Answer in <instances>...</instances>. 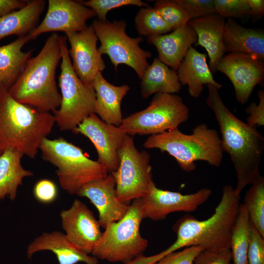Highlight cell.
I'll return each instance as SVG.
<instances>
[{
  "label": "cell",
  "instance_id": "6da1fadb",
  "mask_svg": "<svg viewBox=\"0 0 264 264\" xmlns=\"http://www.w3.org/2000/svg\"><path fill=\"white\" fill-rule=\"evenodd\" d=\"M206 86L208 94L206 103L218 121L223 150L229 154L236 173L235 190L240 194L247 185L262 176L260 165L264 137L257 127L242 121L228 109L216 87Z\"/></svg>",
  "mask_w": 264,
  "mask_h": 264
},
{
  "label": "cell",
  "instance_id": "7a4b0ae2",
  "mask_svg": "<svg viewBox=\"0 0 264 264\" xmlns=\"http://www.w3.org/2000/svg\"><path fill=\"white\" fill-rule=\"evenodd\" d=\"M240 205V194L232 185H225L212 216L204 220L188 215L178 220L173 226L176 240L168 248L154 255V261L157 262L170 253L192 245L201 246L211 251L230 249L232 230Z\"/></svg>",
  "mask_w": 264,
  "mask_h": 264
},
{
  "label": "cell",
  "instance_id": "3957f363",
  "mask_svg": "<svg viewBox=\"0 0 264 264\" xmlns=\"http://www.w3.org/2000/svg\"><path fill=\"white\" fill-rule=\"evenodd\" d=\"M61 59L60 36L52 33L34 57L30 58L14 83L8 89L17 101L46 112L58 109L61 95L55 79Z\"/></svg>",
  "mask_w": 264,
  "mask_h": 264
},
{
  "label": "cell",
  "instance_id": "277c9868",
  "mask_svg": "<svg viewBox=\"0 0 264 264\" xmlns=\"http://www.w3.org/2000/svg\"><path fill=\"white\" fill-rule=\"evenodd\" d=\"M55 124L50 112L21 103L2 84L0 88V150L12 149L34 158Z\"/></svg>",
  "mask_w": 264,
  "mask_h": 264
},
{
  "label": "cell",
  "instance_id": "5b68a950",
  "mask_svg": "<svg viewBox=\"0 0 264 264\" xmlns=\"http://www.w3.org/2000/svg\"><path fill=\"white\" fill-rule=\"evenodd\" d=\"M146 149H158L173 156L184 171H194L197 161L219 167L224 151L217 131L205 123L197 125L187 134L178 128L149 136L143 143Z\"/></svg>",
  "mask_w": 264,
  "mask_h": 264
},
{
  "label": "cell",
  "instance_id": "8992f818",
  "mask_svg": "<svg viewBox=\"0 0 264 264\" xmlns=\"http://www.w3.org/2000/svg\"><path fill=\"white\" fill-rule=\"evenodd\" d=\"M39 150L43 159L54 165L62 188L69 195H77L86 184L108 175L102 164L89 158L80 147L65 139L44 138Z\"/></svg>",
  "mask_w": 264,
  "mask_h": 264
},
{
  "label": "cell",
  "instance_id": "52a82bcc",
  "mask_svg": "<svg viewBox=\"0 0 264 264\" xmlns=\"http://www.w3.org/2000/svg\"><path fill=\"white\" fill-rule=\"evenodd\" d=\"M66 36H60L61 50L59 85L61 102L53 111L61 131H72L85 118L95 113L96 95L91 85L82 82L75 73L68 53Z\"/></svg>",
  "mask_w": 264,
  "mask_h": 264
},
{
  "label": "cell",
  "instance_id": "ba28073f",
  "mask_svg": "<svg viewBox=\"0 0 264 264\" xmlns=\"http://www.w3.org/2000/svg\"><path fill=\"white\" fill-rule=\"evenodd\" d=\"M143 219L141 199H135L123 218L106 226L91 254L98 259L123 263L142 255L148 245L140 233Z\"/></svg>",
  "mask_w": 264,
  "mask_h": 264
},
{
  "label": "cell",
  "instance_id": "9c48e42d",
  "mask_svg": "<svg viewBox=\"0 0 264 264\" xmlns=\"http://www.w3.org/2000/svg\"><path fill=\"white\" fill-rule=\"evenodd\" d=\"M189 109L180 96L156 93L144 110L123 119L120 127L128 135H154L178 128L187 121Z\"/></svg>",
  "mask_w": 264,
  "mask_h": 264
},
{
  "label": "cell",
  "instance_id": "30bf717a",
  "mask_svg": "<svg viewBox=\"0 0 264 264\" xmlns=\"http://www.w3.org/2000/svg\"><path fill=\"white\" fill-rule=\"evenodd\" d=\"M92 25L100 42L98 48L99 53L109 56L115 69L119 65H127L141 79L149 66L147 59L152 56L150 52L139 46L143 38L128 36L126 32L127 23L124 20L102 22L95 20Z\"/></svg>",
  "mask_w": 264,
  "mask_h": 264
},
{
  "label": "cell",
  "instance_id": "8fae6325",
  "mask_svg": "<svg viewBox=\"0 0 264 264\" xmlns=\"http://www.w3.org/2000/svg\"><path fill=\"white\" fill-rule=\"evenodd\" d=\"M119 164L117 169L110 173L116 182L117 198L130 204L135 199L145 196L153 181L150 155L146 151H139L133 138L127 134L118 151Z\"/></svg>",
  "mask_w": 264,
  "mask_h": 264
},
{
  "label": "cell",
  "instance_id": "7c38bea8",
  "mask_svg": "<svg viewBox=\"0 0 264 264\" xmlns=\"http://www.w3.org/2000/svg\"><path fill=\"white\" fill-rule=\"evenodd\" d=\"M71 131L91 141L98 154L97 162L105 167L109 174L117 169L118 151L127 134L120 127L106 123L94 113Z\"/></svg>",
  "mask_w": 264,
  "mask_h": 264
},
{
  "label": "cell",
  "instance_id": "4fadbf2b",
  "mask_svg": "<svg viewBox=\"0 0 264 264\" xmlns=\"http://www.w3.org/2000/svg\"><path fill=\"white\" fill-rule=\"evenodd\" d=\"M212 193L210 189L202 188L194 193L183 195L159 189L153 181L147 194L140 198L144 219L157 221L164 220L171 213L194 211Z\"/></svg>",
  "mask_w": 264,
  "mask_h": 264
},
{
  "label": "cell",
  "instance_id": "5bb4252c",
  "mask_svg": "<svg viewBox=\"0 0 264 264\" xmlns=\"http://www.w3.org/2000/svg\"><path fill=\"white\" fill-rule=\"evenodd\" d=\"M216 69L229 79L236 99L242 104L248 101L254 88L264 81V62L244 54L228 53L222 57Z\"/></svg>",
  "mask_w": 264,
  "mask_h": 264
},
{
  "label": "cell",
  "instance_id": "9a60e30c",
  "mask_svg": "<svg viewBox=\"0 0 264 264\" xmlns=\"http://www.w3.org/2000/svg\"><path fill=\"white\" fill-rule=\"evenodd\" d=\"M60 216L67 240L84 253H92L102 232L91 211L83 202L76 199L70 208L61 212Z\"/></svg>",
  "mask_w": 264,
  "mask_h": 264
},
{
  "label": "cell",
  "instance_id": "2e32d148",
  "mask_svg": "<svg viewBox=\"0 0 264 264\" xmlns=\"http://www.w3.org/2000/svg\"><path fill=\"white\" fill-rule=\"evenodd\" d=\"M95 16L93 10L82 2L72 0H49L44 19L29 35L33 40L46 32H79L88 26L87 21Z\"/></svg>",
  "mask_w": 264,
  "mask_h": 264
},
{
  "label": "cell",
  "instance_id": "e0dca14e",
  "mask_svg": "<svg viewBox=\"0 0 264 264\" xmlns=\"http://www.w3.org/2000/svg\"><path fill=\"white\" fill-rule=\"evenodd\" d=\"M66 34L70 45L68 53L75 73L82 82L91 85L96 75L106 68L97 48L98 39L93 26L91 24L81 31Z\"/></svg>",
  "mask_w": 264,
  "mask_h": 264
},
{
  "label": "cell",
  "instance_id": "ac0fdd59",
  "mask_svg": "<svg viewBox=\"0 0 264 264\" xmlns=\"http://www.w3.org/2000/svg\"><path fill=\"white\" fill-rule=\"evenodd\" d=\"M76 195L88 198L94 205L99 213V224L104 228L123 218L129 208L130 204L117 198L115 180L110 173L103 179L86 184Z\"/></svg>",
  "mask_w": 264,
  "mask_h": 264
},
{
  "label": "cell",
  "instance_id": "d6986e66",
  "mask_svg": "<svg viewBox=\"0 0 264 264\" xmlns=\"http://www.w3.org/2000/svg\"><path fill=\"white\" fill-rule=\"evenodd\" d=\"M158 52V58L171 68L177 70L192 44L196 45V32L188 22L170 33L147 38Z\"/></svg>",
  "mask_w": 264,
  "mask_h": 264
},
{
  "label": "cell",
  "instance_id": "ffe728a7",
  "mask_svg": "<svg viewBox=\"0 0 264 264\" xmlns=\"http://www.w3.org/2000/svg\"><path fill=\"white\" fill-rule=\"evenodd\" d=\"M225 19L214 12L188 22L197 33L196 45L204 47L208 53L212 74L217 71V65L226 53L222 42Z\"/></svg>",
  "mask_w": 264,
  "mask_h": 264
},
{
  "label": "cell",
  "instance_id": "44dd1931",
  "mask_svg": "<svg viewBox=\"0 0 264 264\" xmlns=\"http://www.w3.org/2000/svg\"><path fill=\"white\" fill-rule=\"evenodd\" d=\"M91 86L96 95L95 114L107 124L120 127L123 117L121 105L123 98L130 89L127 85L114 86L98 72Z\"/></svg>",
  "mask_w": 264,
  "mask_h": 264
},
{
  "label": "cell",
  "instance_id": "7402d4cb",
  "mask_svg": "<svg viewBox=\"0 0 264 264\" xmlns=\"http://www.w3.org/2000/svg\"><path fill=\"white\" fill-rule=\"evenodd\" d=\"M43 250L54 253L59 264H75L79 262L98 264L97 258L80 250L67 240L64 233L59 231L44 232L35 238L27 247V257L30 258L35 253Z\"/></svg>",
  "mask_w": 264,
  "mask_h": 264
},
{
  "label": "cell",
  "instance_id": "603a6c76",
  "mask_svg": "<svg viewBox=\"0 0 264 264\" xmlns=\"http://www.w3.org/2000/svg\"><path fill=\"white\" fill-rule=\"evenodd\" d=\"M206 58V54L191 46L176 70L181 85H187L189 94L195 98L201 95L204 85L211 84L218 89L222 87L214 80Z\"/></svg>",
  "mask_w": 264,
  "mask_h": 264
},
{
  "label": "cell",
  "instance_id": "cb8c5ba5",
  "mask_svg": "<svg viewBox=\"0 0 264 264\" xmlns=\"http://www.w3.org/2000/svg\"><path fill=\"white\" fill-rule=\"evenodd\" d=\"M222 42L225 52L242 53L254 58H264L263 30L245 28L234 19L225 22Z\"/></svg>",
  "mask_w": 264,
  "mask_h": 264
},
{
  "label": "cell",
  "instance_id": "d4e9b609",
  "mask_svg": "<svg viewBox=\"0 0 264 264\" xmlns=\"http://www.w3.org/2000/svg\"><path fill=\"white\" fill-rule=\"evenodd\" d=\"M45 4L44 0H28L22 8L0 17V40L11 35L20 37L32 32L38 25Z\"/></svg>",
  "mask_w": 264,
  "mask_h": 264
},
{
  "label": "cell",
  "instance_id": "484cf974",
  "mask_svg": "<svg viewBox=\"0 0 264 264\" xmlns=\"http://www.w3.org/2000/svg\"><path fill=\"white\" fill-rule=\"evenodd\" d=\"M140 79L141 95L144 98L156 93H178L182 87L177 71L170 68L158 58H154Z\"/></svg>",
  "mask_w": 264,
  "mask_h": 264
},
{
  "label": "cell",
  "instance_id": "4316f807",
  "mask_svg": "<svg viewBox=\"0 0 264 264\" xmlns=\"http://www.w3.org/2000/svg\"><path fill=\"white\" fill-rule=\"evenodd\" d=\"M23 154L12 149H6L0 154V201L7 197L14 201L19 186L25 177L33 176L21 164Z\"/></svg>",
  "mask_w": 264,
  "mask_h": 264
},
{
  "label": "cell",
  "instance_id": "83f0119b",
  "mask_svg": "<svg viewBox=\"0 0 264 264\" xmlns=\"http://www.w3.org/2000/svg\"><path fill=\"white\" fill-rule=\"evenodd\" d=\"M32 40L29 35L19 37L16 40L0 47V78L2 84L8 89L22 72L26 62L31 58L32 50H22Z\"/></svg>",
  "mask_w": 264,
  "mask_h": 264
},
{
  "label": "cell",
  "instance_id": "f1b7e54d",
  "mask_svg": "<svg viewBox=\"0 0 264 264\" xmlns=\"http://www.w3.org/2000/svg\"><path fill=\"white\" fill-rule=\"evenodd\" d=\"M251 233V223L243 203H240L238 214L232 228L230 250L234 264H248L247 251Z\"/></svg>",
  "mask_w": 264,
  "mask_h": 264
},
{
  "label": "cell",
  "instance_id": "f546056e",
  "mask_svg": "<svg viewBox=\"0 0 264 264\" xmlns=\"http://www.w3.org/2000/svg\"><path fill=\"white\" fill-rule=\"evenodd\" d=\"M244 199L250 222L264 238V178L261 176L251 184Z\"/></svg>",
  "mask_w": 264,
  "mask_h": 264
},
{
  "label": "cell",
  "instance_id": "4dcf8cb0",
  "mask_svg": "<svg viewBox=\"0 0 264 264\" xmlns=\"http://www.w3.org/2000/svg\"><path fill=\"white\" fill-rule=\"evenodd\" d=\"M134 24L138 34L147 38L166 34L173 31L157 11L150 6L142 8L137 12Z\"/></svg>",
  "mask_w": 264,
  "mask_h": 264
},
{
  "label": "cell",
  "instance_id": "1f68e13d",
  "mask_svg": "<svg viewBox=\"0 0 264 264\" xmlns=\"http://www.w3.org/2000/svg\"><path fill=\"white\" fill-rule=\"evenodd\" d=\"M174 30L187 23L189 18L186 11L174 0H160L153 7Z\"/></svg>",
  "mask_w": 264,
  "mask_h": 264
},
{
  "label": "cell",
  "instance_id": "d6a6232c",
  "mask_svg": "<svg viewBox=\"0 0 264 264\" xmlns=\"http://www.w3.org/2000/svg\"><path fill=\"white\" fill-rule=\"evenodd\" d=\"M84 5L93 10L98 20L107 21V14L110 10L124 6H149L140 0H88L82 2Z\"/></svg>",
  "mask_w": 264,
  "mask_h": 264
},
{
  "label": "cell",
  "instance_id": "836d02e7",
  "mask_svg": "<svg viewBox=\"0 0 264 264\" xmlns=\"http://www.w3.org/2000/svg\"><path fill=\"white\" fill-rule=\"evenodd\" d=\"M215 12L224 18L250 15L247 0H213Z\"/></svg>",
  "mask_w": 264,
  "mask_h": 264
},
{
  "label": "cell",
  "instance_id": "e575fe53",
  "mask_svg": "<svg viewBox=\"0 0 264 264\" xmlns=\"http://www.w3.org/2000/svg\"><path fill=\"white\" fill-rule=\"evenodd\" d=\"M204 248L199 245H192L178 252L170 253L155 264H194L197 256Z\"/></svg>",
  "mask_w": 264,
  "mask_h": 264
},
{
  "label": "cell",
  "instance_id": "d590c367",
  "mask_svg": "<svg viewBox=\"0 0 264 264\" xmlns=\"http://www.w3.org/2000/svg\"><path fill=\"white\" fill-rule=\"evenodd\" d=\"M188 15L189 20L215 12L213 0H174Z\"/></svg>",
  "mask_w": 264,
  "mask_h": 264
},
{
  "label": "cell",
  "instance_id": "8d00e7d4",
  "mask_svg": "<svg viewBox=\"0 0 264 264\" xmlns=\"http://www.w3.org/2000/svg\"><path fill=\"white\" fill-rule=\"evenodd\" d=\"M247 262L248 264H264V238L251 223Z\"/></svg>",
  "mask_w": 264,
  "mask_h": 264
},
{
  "label": "cell",
  "instance_id": "74e56055",
  "mask_svg": "<svg viewBox=\"0 0 264 264\" xmlns=\"http://www.w3.org/2000/svg\"><path fill=\"white\" fill-rule=\"evenodd\" d=\"M33 193L34 198L39 202L49 204L56 199L58 191L54 182L49 179L44 178L35 183Z\"/></svg>",
  "mask_w": 264,
  "mask_h": 264
},
{
  "label": "cell",
  "instance_id": "f35d334b",
  "mask_svg": "<svg viewBox=\"0 0 264 264\" xmlns=\"http://www.w3.org/2000/svg\"><path fill=\"white\" fill-rule=\"evenodd\" d=\"M230 249L219 251L203 250L196 258L194 264H231Z\"/></svg>",
  "mask_w": 264,
  "mask_h": 264
},
{
  "label": "cell",
  "instance_id": "ab89813d",
  "mask_svg": "<svg viewBox=\"0 0 264 264\" xmlns=\"http://www.w3.org/2000/svg\"><path fill=\"white\" fill-rule=\"evenodd\" d=\"M259 101L258 103L253 102L245 109L248 114L247 123L252 126H263L264 125V91L260 89L257 92Z\"/></svg>",
  "mask_w": 264,
  "mask_h": 264
},
{
  "label": "cell",
  "instance_id": "60d3db41",
  "mask_svg": "<svg viewBox=\"0 0 264 264\" xmlns=\"http://www.w3.org/2000/svg\"><path fill=\"white\" fill-rule=\"evenodd\" d=\"M28 0H0V17L25 6Z\"/></svg>",
  "mask_w": 264,
  "mask_h": 264
},
{
  "label": "cell",
  "instance_id": "b9f144b4",
  "mask_svg": "<svg viewBox=\"0 0 264 264\" xmlns=\"http://www.w3.org/2000/svg\"><path fill=\"white\" fill-rule=\"evenodd\" d=\"M250 10V15L254 19H259L264 14V0H247Z\"/></svg>",
  "mask_w": 264,
  "mask_h": 264
},
{
  "label": "cell",
  "instance_id": "7bdbcfd3",
  "mask_svg": "<svg viewBox=\"0 0 264 264\" xmlns=\"http://www.w3.org/2000/svg\"><path fill=\"white\" fill-rule=\"evenodd\" d=\"M1 85H2V81H1V78H0V88Z\"/></svg>",
  "mask_w": 264,
  "mask_h": 264
},
{
  "label": "cell",
  "instance_id": "ee69618b",
  "mask_svg": "<svg viewBox=\"0 0 264 264\" xmlns=\"http://www.w3.org/2000/svg\"><path fill=\"white\" fill-rule=\"evenodd\" d=\"M1 153H2V151L0 150V154H1Z\"/></svg>",
  "mask_w": 264,
  "mask_h": 264
}]
</instances>
